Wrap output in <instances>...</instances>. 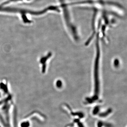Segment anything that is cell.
<instances>
[{
    "mask_svg": "<svg viewBox=\"0 0 127 127\" xmlns=\"http://www.w3.org/2000/svg\"><path fill=\"white\" fill-rule=\"evenodd\" d=\"M23 0L29 1L31 0H7V1H5V2H3L2 4H0V6H5V5L10 3V2H16V1H17H17H22Z\"/></svg>",
    "mask_w": 127,
    "mask_h": 127,
    "instance_id": "6da1fadb",
    "label": "cell"
}]
</instances>
